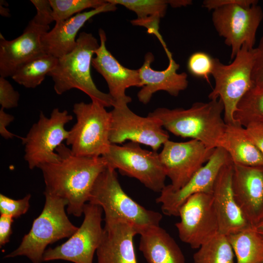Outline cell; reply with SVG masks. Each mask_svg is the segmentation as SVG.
<instances>
[{"label": "cell", "instance_id": "6da1fadb", "mask_svg": "<svg viewBox=\"0 0 263 263\" xmlns=\"http://www.w3.org/2000/svg\"><path fill=\"white\" fill-rule=\"evenodd\" d=\"M58 158L39 167L45 184L44 192L65 200L69 214L79 217L89 201L94 185L107 167L102 157H85L74 155L64 144L56 150Z\"/></svg>", "mask_w": 263, "mask_h": 263}, {"label": "cell", "instance_id": "7a4b0ae2", "mask_svg": "<svg viewBox=\"0 0 263 263\" xmlns=\"http://www.w3.org/2000/svg\"><path fill=\"white\" fill-rule=\"evenodd\" d=\"M220 99L196 102L188 109L158 108L149 115L158 119L174 135L198 140L208 148L220 147L226 124L222 117Z\"/></svg>", "mask_w": 263, "mask_h": 263}, {"label": "cell", "instance_id": "3957f363", "mask_svg": "<svg viewBox=\"0 0 263 263\" xmlns=\"http://www.w3.org/2000/svg\"><path fill=\"white\" fill-rule=\"evenodd\" d=\"M99 46L97 39L92 34L79 33L74 49L58 58L56 66L47 75L52 78L57 94L76 89L105 108L113 106L114 102L110 94L97 88L91 74L93 55Z\"/></svg>", "mask_w": 263, "mask_h": 263}, {"label": "cell", "instance_id": "277c9868", "mask_svg": "<svg viewBox=\"0 0 263 263\" xmlns=\"http://www.w3.org/2000/svg\"><path fill=\"white\" fill-rule=\"evenodd\" d=\"M256 0H205L203 7L213 10L212 20L218 34L231 48L234 59L242 46L254 48L263 12Z\"/></svg>", "mask_w": 263, "mask_h": 263}, {"label": "cell", "instance_id": "5b68a950", "mask_svg": "<svg viewBox=\"0 0 263 263\" xmlns=\"http://www.w3.org/2000/svg\"><path fill=\"white\" fill-rule=\"evenodd\" d=\"M89 203L100 207L105 222L121 219L132 224L139 234L153 226H158L162 214L146 209L128 195L122 189L115 170L107 167L96 179Z\"/></svg>", "mask_w": 263, "mask_h": 263}, {"label": "cell", "instance_id": "8992f818", "mask_svg": "<svg viewBox=\"0 0 263 263\" xmlns=\"http://www.w3.org/2000/svg\"><path fill=\"white\" fill-rule=\"evenodd\" d=\"M45 202L40 215L33 223L29 232L19 247L5 258L24 256L33 263H41L46 247L65 238H70L78 229L68 219L65 207L67 202L44 192Z\"/></svg>", "mask_w": 263, "mask_h": 263}, {"label": "cell", "instance_id": "52a82bcc", "mask_svg": "<svg viewBox=\"0 0 263 263\" xmlns=\"http://www.w3.org/2000/svg\"><path fill=\"white\" fill-rule=\"evenodd\" d=\"M76 122L69 131L66 144L75 155L103 156L112 144L109 136L111 113L97 101L76 103L73 106Z\"/></svg>", "mask_w": 263, "mask_h": 263}, {"label": "cell", "instance_id": "ba28073f", "mask_svg": "<svg viewBox=\"0 0 263 263\" xmlns=\"http://www.w3.org/2000/svg\"><path fill=\"white\" fill-rule=\"evenodd\" d=\"M255 55V48L250 49L244 45L229 64H224L219 59L213 58L211 75L215 84L208 98L222 100L226 124L235 122L234 113L237 104L253 86L251 76Z\"/></svg>", "mask_w": 263, "mask_h": 263}, {"label": "cell", "instance_id": "9c48e42d", "mask_svg": "<svg viewBox=\"0 0 263 263\" xmlns=\"http://www.w3.org/2000/svg\"><path fill=\"white\" fill-rule=\"evenodd\" d=\"M102 157L107 167L139 181L146 188L160 192L166 186L167 177L159 153L129 142L122 146L111 144Z\"/></svg>", "mask_w": 263, "mask_h": 263}, {"label": "cell", "instance_id": "30bf717a", "mask_svg": "<svg viewBox=\"0 0 263 263\" xmlns=\"http://www.w3.org/2000/svg\"><path fill=\"white\" fill-rule=\"evenodd\" d=\"M73 119L66 110L60 111L57 108L53 109L50 117L40 112L38 121L26 136L21 138L24 146V158L30 169L57 160L56 149L66 140L69 131L65 125Z\"/></svg>", "mask_w": 263, "mask_h": 263}, {"label": "cell", "instance_id": "8fae6325", "mask_svg": "<svg viewBox=\"0 0 263 263\" xmlns=\"http://www.w3.org/2000/svg\"><path fill=\"white\" fill-rule=\"evenodd\" d=\"M102 212L100 207L86 203L80 226L65 243L46 249L43 262L61 260L74 263H93L104 233L101 226Z\"/></svg>", "mask_w": 263, "mask_h": 263}, {"label": "cell", "instance_id": "7c38bea8", "mask_svg": "<svg viewBox=\"0 0 263 263\" xmlns=\"http://www.w3.org/2000/svg\"><path fill=\"white\" fill-rule=\"evenodd\" d=\"M110 112L109 139L112 144L127 141L143 144L156 151L168 140L169 135L157 118L134 113L127 104L114 105Z\"/></svg>", "mask_w": 263, "mask_h": 263}, {"label": "cell", "instance_id": "4fadbf2b", "mask_svg": "<svg viewBox=\"0 0 263 263\" xmlns=\"http://www.w3.org/2000/svg\"><path fill=\"white\" fill-rule=\"evenodd\" d=\"M175 224L182 242L198 249L219 232V225L212 194H195L181 206Z\"/></svg>", "mask_w": 263, "mask_h": 263}, {"label": "cell", "instance_id": "5bb4252c", "mask_svg": "<svg viewBox=\"0 0 263 263\" xmlns=\"http://www.w3.org/2000/svg\"><path fill=\"white\" fill-rule=\"evenodd\" d=\"M214 150L195 139L181 142L167 140L159 156L171 181L168 185L169 188L176 191L182 188L208 161Z\"/></svg>", "mask_w": 263, "mask_h": 263}, {"label": "cell", "instance_id": "9a60e30c", "mask_svg": "<svg viewBox=\"0 0 263 263\" xmlns=\"http://www.w3.org/2000/svg\"><path fill=\"white\" fill-rule=\"evenodd\" d=\"M232 161L222 147L215 149L208 161L181 188L173 191L166 186L156 202L161 205L163 213L178 216L181 206L191 196L199 193L212 194L217 177L222 168Z\"/></svg>", "mask_w": 263, "mask_h": 263}, {"label": "cell", "instance_id": "2e32d148", "mask_svg": "<svg viewBox=\"0 0 263 263\" xmlns=\"http://www.w3.org/2000/svg\"><path fill=\"white\" fill-rule=\"evenodd\" d=\"M99 36L100 43L92 58V66L106 81L113 105H128L132 98L126 95V90L131 87H142L138 69L125 67L113 56L106 48L104 30L99 29Z\"/></svg>", "mask_w": 263, "mask_h": 263}, {"label": "cell", "instance_id": "e0dca14e", "mask_svg": "<svg viewBox=\"0 0 263 263\" xmlns=\"http://www.w3.org/2000/svg\"><path fill=\"white\" fill-rule=\"evenodd\" d=\"M49 30V26L38 25L31 19L22 34L14 39L6 40L0 34V76L11 77L20 66L45 54L41 43V37Z\"/></svg>", "mask_w": 263, "mask_h": 263}, {"label": "cell", "instance_id": "ac0fdd59", "mask_svg": "<svg viewBox=\"0 0 263 263\" xmlns=\"http://www.w3.org/2000/svg\"><path fill=\"white\" fill-rule=\"evenodd\" d=\"M232 188L239 207L253 227L263 218V167L233 164Z\"/></svg>", "mask_w": 263, "mask_h": 263}, {"label": "cell", "instance_id": "d6986e66", "mask_svg": "<svg viewBox=\"0 0 263 263\" xmlns=\"http://www.w3.org/2000/svg\"><path fill=\"white\" fill-rule=\"evenodd\" d=\"M232 161L221 169L216 179L212 194L219 233L227 236L253 227L239 207L232 188Z\"/></svg>", "mask_w": 263, "mask_h": 263}, {"label": "cell", "instance_id": "ffe728a7", "mask_svg": "<svg viewBox=\"0 0 263 263\" xmlns=\"http://www.w3.org/2000/svg\"><path fill=\"white\" fill-rule=\"evenodd\" d=\"M165 52L169 62L165 70L156 71L151 68V64L154 57L150 52L146 54L144 62L138 69L142 88L137 94V97L143 104H148L153 94L158 91H164L172 96H177L188 86L187 74L177 72L179 64L173 59L169 50Z\"/></svg>", "mask_w": 263, "mask_h": 263}, {"label": "cell", "instance_id": "44dd1931", "mask_svg": "<svg viewBox=\"0 0 263 263\" xmlns=\"http://www.w3.org/2000/svg\"><path fill=\"white\" fill-rule=\"evenodd\" d=\"M134 227L118 219L105 222L104 233L96 253L97 263H137L133 237Z\"/></svg>", "mask_w": 263, "mask_h": 263}, {"label": "cell", "instance_id": "7402d4cb", "mask_svg": "<svg viewBox=\"0 0 263 263\" xmlns=\"http://www.w3.org/2000/svg\"><path fill=\"white\" fill-rule=\"evenodd\" d=\"M116 9V5L107 1L98 8L56 22L54 27L41 37L44 52L57 58L69 53L76 46L78 32L88 20L96 15L114 11Z\"/></svg>", "mask_w": 263, "mask_h": 263}, {"label": "cell", "instance_id": "603a6c76", "mask_svg": "<svg viewBox=\"0 0 263 263\" xmlns=\"http://www.w3.org/2000/svg\"><path fill=\"white\" fill-rule=\"evenodd\" d=\"M115 5H121L136 14L137 18L131 21L135 26L145 27L149 34L154 35L164 49L166 45L159 32L160 19L166 14L168 5L173 7L190 5V0H106Z\"/></svg>", "mask_w": 263, "mask_h": 263}, {"label": "cell", "instance_id": "cb8c5ba5", "mask_svg": "<svg viewBox=\"0 0 263 263\" xmlns=\"http://www.w3.org/2000/svg\"><path fill=\"white\" fill-rule=\"evenodd\" d=\"M140 235L139 248L148 263H186L178 244L159 225L151 226Z\"/></svg>", "mask_w": 263, "mask_h": 263}, {"label": "cell", "instance_id": "d4e9b609", "mask_svg": "<svg viewBox=\"0 0 263 263\" xmlns=\"http://www.w3.org/2000/svg\"><path fill=\"white\" fill-rule=\"evenodd\" d=\"M220 147L226 150L233 164L263 167V155L246 128L236 121L226 124Z\"/></svg>", "mask_w": 263, "mask_h": 263}, {"label": "cell", "instance_id": "484cf974", "mask_svg": "<svg viewBox=\"0 0 263 263\" xmlns=\"http://www.w3.org/2000/svg\"><path fill=\"white\" fill-rule=\"evenodd\" d=\"M227 237L236 263H261L263 261V237L253 227Z\"/></svg>", "mask_w": 263, "mask_h": 263}, {"label": "cell", "instance_id": "4316f807", "mask_svg": "<svg viewBox=\"0 0 263 263\" xmlns=\"http://www.w3.org/2000/svg\"><path fill=\"white\" fill-rule=\"evenodd\" d=\"M57 62V58L45 54L20 66L11 77L16 82L26 88H35L42 83Z\"/></svg>", "mask_w": 263, "mask_h": 263}, {"label": "cell", "instance_id": "83f0119b", "mask_svg": "<svg viewBox=\"0 0 263 263\" xmlns=\"http://www.w3.org/2000/svg\"><path fill=\"white\" fill-rule=\"evenodd\" d=\"M234 119L245 128L254 123L263 124V87L253 86L246 93L237 105Z\"/></svg>", "mask_w": 263, "mask_h": 263}, {"label": "cell", "instance_id": "f1b7e54d", "mask_svg": "<svg viewBox=\"0 0 263 263\" xmlns=\"http://www.w3.org/2000/svg\"><path fill=\"white\" fill-rule=\"evenodd\" d=\"M227 236L218 233L202 244L193 256L194 263H235Z\"/></svg>", "mask_w": 263, "mask_h": 263}, {"label": "cell", "instance_id": "f546056e", "mask_svg": "<svg viewBox=\"0 0 263 263\" xmlns=\"http://www.w3.org/2000/svg\"><path fill=\"white\" fill-rule=\"evenodd\" d=\"M55 22L68 19L84 10L95 9L105 4L106 0H50Z\"/></svg>", "mask_w": 263, "mask_h": 263}, {"label": "cell", "instance_id": "4dcf8cb0", "mask_svg": "<svg viewBox=\"0 0 263 263\" xmlns=\"http://www.w3.org/2000/svg\"><path fill=\"white\" fill-rule=\"evenodd\" d=\"M213 58L206 53L197 52L192 54L188 61V69L193 76L203 78L209 83V76L212 73Z\"/></svg>", "mask_w": 263, "mask_h": 263}, {"label": "cell", "instance_id": "1f68e13d", "mask_svg": "<svg viewBox=\"0 0 263 263\" xmlns=\"http://www.w3.org/2000/svg\"><path fill=\"white\" fill-rule=\"evenodd\" d=\"M31 195L27 194L23 198L14 200L2 194H0V213L12 218H18L25 214L30 207Z\"/></svg>", "mask_w": 263, "mask_h": 263}, {"label": "cell", "instance_id": "d6a6232c", "mask_svg": "<svg viewBox=\"0 0 263 263\" xmlns=\"http://www.w3.org/2000/svg\"><path fill=\"white\" fill-rule=\"evenodd\" d=\"M20 95L5 77H0V105L3 109L17 107Z\"/></svg>", "mask_w": 263, "mask_h": 263}, {"label": "cell", "instance_id": "836d02e7", "mask_svg": "<svg viewBox=\"0 0 263 263\" xmlns=\"http://www.w3.org/2000/svg\"><path fill=\"white\" fill-rule=\"evenodd\" d=\"M30 1L37 11L32 19L34 22L41 26H48L55 21L50 0H31Z\"/></svg>", "mask_w": 263, "mask_h": 263}, {"label": "cell", "instance_id": "e575fe53", "mask_svg": "<svg viewBox=\"0 0 263 263\" xmlns=\"http://www.w3.org/2000/svg\"><path fill=\"white\" fill-rule=\"evenodd\" d=\"M255 50V58L252 72V80L253 86L262 88L263 87V36Z\"/></svg>", "mask_w": 263, "mask_h": 263}, {"label": "cell", "instance_id": "d590c367", "mask_svg": "<svg viewBox=\"0 0 263 263\" xmlns=\"http://www.w3.org/2000/svg\"><path fill=\"white\" fill-rule=\"evenodd\" d=\"M13 218L5 215L0 216V248L9 242L12 234V224Z\"/></svg>", "mask_w": 263, "mask_h": 263}, {"label": "cell", "instance_id": "8d00e7d4", "mask_svg": "<svg viewBox=\"0 0 263 263\" xmlns=\"http://www.w3.org/2000/svg\"><path fill=\"white\" fill-rule=\"evenodd\" d=\"M245 128L249 136L263 155V124H251Z\"/></svg>", "mask_w": 263, "mask_h": 263}, {"label": "cell", "instance_id": "74e56055", "mask_svg": "<svg viewBox=\"0 0 263 263\" xmlns=\"http://www.w3.org/2000/svg\"><path fill=\"white\" fill-rule=\"evenodd\" d=\"M14 120V117L4 111V109H0V134L5 139H12L17 136L9 132L7 127Z\"/></svg>", "mask_w": 263, "mask_h": 263}, {"label": "cell", "instance_id": "f35d334b", "mask_svg": "<svg viewBox=\"0 0 263 263\" xmlns=\"http://www.w3.org/2000/svg\"><path fill=\"white\" fill-rule=\"evenodd\" d=\"M253 227L257 232L263 237V218Z\"/></svg>", "mask_w": 263, "mask_h": 263}, {"label": "cell", "instance_id": "ab89813d", "mask_svg": "<svg viewBox=\"0 0 263 263\" xmlns=\"http://www.w3.org/2000/svg\"><path fill=\"white\" fill-rule=\"evenodd\" d=\"M0 15L5 17H9L10 16L9 9L0 5Z\"/></svg>", "mask_w": 263, "mask_h": 263}, {"label": "cell", "instance_id": "60d3db41", "mask_svg": "<svg viewBox=\"0 0 263 263\" xmlns=\"http://www.w3.org/2000/svg\"><path fill=\"white\" fill-rule=\"evenodd\" d=\"M261 263H263V261Z\"/></svg>", "mask_w": 263, "mask_h": 263}]
</instances>
